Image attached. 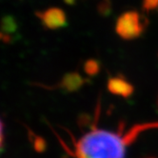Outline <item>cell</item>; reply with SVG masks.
<instances>
[{"label":"cell","mask_w":158,"mask_h":158,"mask_svg":"<svg viewBox=\"0 0 158 158\" xmlns=\"http://www.w3.org/2000/svg\"><path fill=\"white\" fill-rule=\"evenodd\" d=\"M158 127V124H145L132 129L124 136L104 130L86 133L75 145L76 158H124L126 146L145 130Z\"/></svg>","instance_id":"6da1fadb"},{"label":"cell","mask_w":158,"mask_h":158,"mask_svg":"<svg viewBox=\"0 0 158 158\" xmlns=\"http://www.w3.org/2000/svg\"><path fill=\"white\" fill-rule=\"evenodd\" d=\"M145 29V23L141 15L136 12H127L123 14L116 21V32L126 40L139 37Z\"/></svg>","instance_id":"7a4b0ae2"},{"label":"cell","mask_w":158,"mask_h":158,"mask_svg":"<svg viewBox=\"0 0 158 158\" xmlns=\"http://www.w3.org/2000/svg\"><path fill=\"white\" fill-rule=\"evenodd\" d=\"M38 17L42 21L44 26L48 29H59L66 25V15L61 9L58 8H52L46 10L45 12L37 13Z\"/></svg>","instance_id":"3957f363"},{"label":"cell","mask_w":158,"mask_h":158,"mask_svg":"<svg viewBox=\"0 0 158 158\" xmlns=\"http://www.w3.org/2000/svg\"><path fill=\"white\" fill-rule=\"evenodd\" d=\"M108 89L111 94L123 97H129L133 93L132 85L121 77L110 78L108 82Z\"/></svg>","instance_id":"277c9868"},{"label":"cell","mask_w":158,"mask_h":158,"mask_svg":"<svg viewBox=\"0 0 158 158\" xmlns=\"http://www.w3.org/2000/svg\"><path fill=\"white\" fill-rule=\"evenodd\" d=\"M80 81H81V78L77 74H69L64 78L63 86L64 88L69 89V91H73V89H76L80 85Z\"/></svg>","instance_id":"5b68a950"},{"label":"cell","mask_w":158,"mask_h":158,"mask_svg":"<svg viewBox=\"0 0 158 158\" xmlns=\"http://www.w3.org/2000/svg\"><path fill=\"white\" fill-rule=\"evenodd\" d=\"M85 68H86V71H87L88 73L94 74V73H97V71H98V64L95 61H93L92 60V61L87 62Z\"/></svg>","instance_id":"8992f818"},{"label":"cell","mask_w":158,"mask_h":158,"mask_svg":"<svg viewBox=\"0 0 158 158\" xmlns=\"http://www.w3.org/2000/svg\"><path fill=\"white\" fill-rule=\"evenodd\" d=\"M158 6V0H143V8L145 10H152Z\"/></svg>","instance_id":"52a82bcc"},{"label":"cell","mask_w":158,"mask_h":158,"mask_svg":"<svg viewBox=\"0 0 158 158\" xmlns=\"http://www.w3.org/2000/svg\"><path fill=\"white\" fill-rule=\"evenodd\" d=\"M3 142H4V134H3V124L0 120V150H1L2 146H3Z\"/></svg>","instance_id":"ba28073f"}]
</instances>
